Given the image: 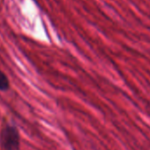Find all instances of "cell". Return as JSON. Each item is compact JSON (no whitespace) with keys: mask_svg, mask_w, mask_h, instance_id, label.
<instances>
[{"mask_svg":"<svg viewBox=\"0 0 150 150\" xmlns=\"http://www.w3.org/2000/svg\"><path fill=\"white\" fill-rule=\"evenodd\" d=\"M2 150H20V135L14 125H6L0 135Z\"/></svg>","mask_w":150,"mask_h":150,"instance_id":"6da1fadb","label":"cell"},{"mask_svg":"<svg viewBox=\"0 0 150 150\" xmlns=\"http://www.w3.org/2000/svg\"><path fill=\"white\" fill-rule=\"evenodd\" d=\"M10 88V81L6 73L0 70V90L7 91Z\"/></svg>","mask_w":150,"mask_h":150,"instance_id":"7a4b0ae2","label":"cell"}]
</instances>
